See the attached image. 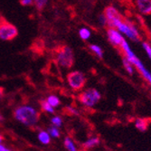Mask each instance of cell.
<instances>
[{"mask_svg":"<svg viewBox=\"0 0 151 151\" xmlns=\"http://www.w3.org/2000/svg\"><path fill=\"white\" fill-rule=\"evenodd\" d=\"M15 118L26 126H34L39 120V113L29 106H21L16 109L14 112Z\"/></svg>","mask_w":151,"mask_h":151,"instance_id":"1","label":"cell"},{"mask_svg":"<svg viewBox=\"0 0 151 151\" xmlns=\"http://www.w3.org/2000/svg\"><path fill=\"white\" fill-rule=\"evenodd\" d=\"M120 47H121L122 51L124 52L125 57L127 58V60L140 72L141 75L151 84V73L146 69L145 66L143 65V63H141V61L138 57H137L135 55V53L131 51V49L129 48L128 43L126 42V40H123L122 44L120 45Z\"/></svg>","mask_w":151,"mask_h":151,"instance_id":"2","label":"cell"},{"mask_svg":"<svg viewBox=\"0 0 151 151\" xmlns=\"http://www.w3.org/2000/svg\"><path fill=\"white\" fill-rule=\"evenodd\" d=\"M57 62L64 68H71L74 63L73 50L67 45H60L54 50Z\"/></svg>","mask_w":151,"mask_h":151,"instance_id":"3","label":"cell"},{"mask_svg":"<svg viewBox=\"0 0 151 151\" xmlns=\"http://www.w3.org/2000/svg\"><path fill=\"white\" fill-rule=\"evenodd\" d=\"M18 31L17 27L9 23L5 17L0 16V39L11 41L17 36Z\"/></svg>","mask_w":151,"mask_h":151,"instance_id":"4","label":"cell"},{"mask_svg":"<svg viewBox=\"0 0 151 151\" xmlns=\"http://www.w3.org/2000/svg\"><path fill=\"white\" fill-rule=\"evenodd\" d=\"M101 93L94 88L87 89L86 91L81 92L78 96L79 101L87 107H92L101 100Z\"/></svg>","mask_w":151,"mask_h":151,"instance_id":"5","label":"cell"},{"mask_svg":"<svg viewBox=\"0 0 151 151\" xmlns=\"http://www.w3.org/2000/svg\"><path fill=\"white\" fill-rule=\"evenodd\" d=\"M67 81L69 82L71 88L76 91H81L86 84V78L84 74L79 71L70 73L67 75Z\"/></svg>","mask_w":151,"mask_h":151,"instance_id":"6","label":"cell"},{"mask_svg":"<svg viewBox=\"0 0 151 151\" xmlns=\"http://www.w3.org/2000/svg\"><path fill=\"white\" fill-rule=\"evenodd\" d=\"M115 28H117L119 32L125 34L129 38H130L133 41H139V34L138 30L136 29V27L132 24L125 21L124 19L120 22H119L116 24Z\"/></svg>","mask_w":151,"mask_h":151,"instance_id":"7","label":"cell"},{"mask_svg":"<svg viewBox=\"0 0 151 151\" xmlns=\"http://www.w3.org/2000/svg\"><path fill=\"white\" fill-rule=\"evenodd\" d=\"M104 17L106 18V22L108 23V24L112 27V28H115L116 24L124 19L119 14V12L113 6H108L105 8Z\"/></svg>","mask_w":151,"mask_h":151,"instance_id":"8","label":"cell"},{"mask_svg":"<svg viewBox=\"0 0 151 151\" xmlns=\"http://www.w3.org/2000/svg\"><path fill=\"white\" fill-rule=\"evenodd\" d=\"M107 34H108L109 40L111 41V43L113 45L120 46V45L123 42L124 38L122 37V35H120V33L118 30H116L115 28H112V27H109L107 31Z\"/></svg>","mask_w":151,"mask_h":151,"instance_id":"9","label":"cell"},{"mask_svg":"<svg viewBox=\"0 0 151 151\" xmlns=\"http://www.w3.org/2000/svg\"><path fill=\"white\" fill-rule=\"evenodd\" d=\"M139 10L144 15L151 14V0H136Z\"/></svg>","mask_w":151,"mask_h":151,"instance_id":"10","label":"cell"},{"mask_svg":"<svg viewBox=\"0 0 151 151\" xmlns=\"http://www.w3.org/2000/svg\"><path fill=\"white\" fill-rule=\"evenodd\" d=\"M148 121L147 119H142V118H138L136 119L135 120V126L136 128L138 129L139 130L144 132L147 129V127H148Z\"/></svg>","mask_w":151,"mask_h":151,"instance_id":"11","label":"cell"},{"mask_svg":"<svg viewBox=\"0 0 151 151\" xmlns=\"http://www.w3.org/2000/svg\"><path fill=\"white\" fill-rule=\"evenodd\" d=\"M100 144V139L98 138H91L90 139H88L87 141H85L83 143V147L84 148H92L97 147Z\"/></svg>","mask_w":151,"mask_h":151,"instance_id":"12","label":"cell"},{"mask_svg":"<svg viewBox=\"0 0 151 151\" xmlns=\"http://www.w3.org/2000/svg\"><path fill=\"white\" fill-rule=\"evenodd\" d=\"M38 139L39 140L45 145L50 144V136L47 132L45 131H41L38 135Z\"/></svg>","mask_w":151,"mask_h":151,"instance_id":"13","label":"cell"},{"mask_svg":"<svg viewBox=\"0 0 151 151\" xmlns=\"http://www.w3.org/2000/svg\"><path fill=\"white\" fill-rule=\"evenodd\" d=\"M40 105H41V108H42L44 111H47V112H50V113H53L54 112V109L48 103L47 101H44V100H41L40 101Z\"/></svg>","mask_w":151,"mask_h":151,"instance_id":"14","label":"cell"},{"mask_svg":"<svg viewBox=\"0 0 151 151\" xmlns=\"http://www.w3.org/2000/svg\"><path fill=\"white\" fill-rule=\"evenodd\" d=\"M64 147L68 151H77L76 147L74 146L73 142L69 138H65V139H64Z\"/></svg>","mask_w":151,"mask_h":151,"instance_id":"15","label":"cell"},{"mask_svg":"<svg viewBox=\"0 0 151 151\" xmlns=\"http://www.w3.org/2000/svg\"><path fill=\"white\" fill-rule=\"evenodd\" d=\"M47 101H48V103H49L52 108H53V107H57V106H59V104H60V100L56 97V96H53V95L49 96L48 99H47Z\"/></svg>","mask_w":151,"mask_h":151,"instance_id":"16","label":"cell"},{"mask_svg":"<svg viewBox=\"0 0 151 151\" xmlns=\"http://www.w3.org/2000/svg\"><path fill=\"white\" fill-rule=\"evenodd\" d=\"M47 3V0H34V4L38 11H42Z\"/></svg>","mask_w":151,"mask_h":151,"instance_id":"17","label":"cell"},{"mask_svg":"<svg viewBox=\"0 0 151 151\" xmlns=\"http://www.w3.org/2000/svg\"><path fill=\"white\" fill-rule=\"evenodd\" d=\"M123 64H124V67H125V69L127 70V72L129 73V74H132L134 70H133V65L127 60L126 57L123 58Z\"/></svg>","mask_w":151,"mask_h":151,"instance_id":"18","label":"cell"},{"mask_svg":"<svg viewBox=\"0 0 151 151\" xmlns=\"http://www.w3.org/2000/svg\"><path fill=\"white\" fill-rule=\"evenodd\" d=\"M90 49L93 52H95V54H97V55L100 57V58H102V56H103V52H102V50H101V47H99L98 45H90Z\"/></svg>","mask_w":151,"mask_h":151,"instance_id":"19","label":"cell"},{"mask_svg":"<svg viewBox=\"0 0 151 151\" xmlns=\"http://www.w3.org/2000/svg\"><path fill=\"white\" fill-rule=\"evenodd\" d=\"M48 131H49V133L52 135V137H53V138H60L61 134H60L58 129L55 128L54 126L49 127V128H48Z\"/></svg>","mask_w":151,"mask_h":151,"instance_id":"20","label":"cell"},{"mask_svg":"<svg viewBox=\"0 0 151 151\" xmlns=\"http://www.w3.org/2000/svg\"><path fill=\"white\" fill-rule=\"evenodd\" d=\"M91 35V33L88 29L86 28H82L80 30V36L81 39H83V40H87Z\"/></svg>","mask_w":151,"mask_h":151,"instance_id":"21","label":"cell"},{"mask_svg":"<svg viewBox=\"0 0 151 151\" xmlns=\"http://www.w3.org/2000/svg\"><path fill=\"white\" fill-rule=\"evenodd\" d=\"M51 121H52V124H53L54 126H56V127H61V126H62V123H63L62 119L59 118V117H54V118H52V119H51Z\"/></svg>","mask_w":151,"mask_h":151,"instance_id":"22","label":"cell"},{"mask_svg":"<svg viewBox=\"0 0 151 151\" xmlns=\"http://www.w3.org/2000/svg\"><path fill=\"white\" fill-rule=\"evenodd\" d=\"M143 47H144V49L146 50V52H147V55L149 56V58L151 59V47H150L147 44H146V43L143 44Z\"/></svg>","mask_w":151,"mask_h":151,"instance_id":"23","label":"cell"},{"mask_svg":"<svg viewBox=\"0 0 151 151\" xmlns=\"http://www.w3.org/2000/svg\"><path fill=\"white\" fill-rule=\"evenodd\" d=\"M67 111H69V113L71 115H79V112L76 111V109H73V108H70V107H67V108H64Z\"/></svg>","mask_w":151,"mask_h":151,"instance_id":"24","label":"cell"},{"mask_svg":"<svg viewBox=\"0 0 151 151\" xmlns=\"http://www.w3.org/2000/svg\"><path fill=\"white\" fill-rule=\"evenodd\" d=\"M20 3H21V5L25 6H31L34 3V0H21Z\"/></svg>","mask_w":151,"mask_h":151,"instance_id":"25","label":"cell"},{"mask_svg":"<svg viewBox=\"0 0 151 151\" xmlns=\"http://www.w3.org/2000/svg\"><path fill=\"white\" fill-rule=\"evenodd\" d=\"M5 95V89L3 87H0V100H1Z\"/></svg>","mask_w":151,"mask_h":151,"instance_id":"26","label":"cell"},{"mask_svg":"<svg viewBox=\"0 0 151 151\" xmlns=\"http://www.w3.org/2000/svg\"><path fill=\"white\" fill-rule=\"evenodd\" d=\"M6 147L3 145H0V151H6Z\"/></svg>","mask_w":151,"mask_h":151,"instance_id":"27","label":"cell"},{"mask_svg":"<svg viewBox=\"0 0 151 151\" xmlns=\"http://www.w3.org/2000/svg\"><path fill=\"white\" fill-rule=\"evenodd\" d=\"M2 139H3V138H2V137H1V136H0V143H1Z\"/></svg>","mask_w":151,"mask_h":151,"instance_id":"28","label":"cell"},{"mask_svg":"<svg viewBox=\"0 0 151 151\" xmlns=\"http://www.w3.org/2000/svg\"><path fill=\"white\" fill-rule=\"evenodd\" d=\"M1 120H3V117L0 115V121H1Z\"/></svg>","mask_w":151,"mask_h":151,"instance_id":"29","label":"cell"},{"mask_svg":"<svg viewBox=\"0 0 151 151\" xmlns=\"http://www.w3.org/2000/svg\"><path fill=\"white\" fill-rule=\"evenodd\" d=\"M6 151H10V150H9V149H7V148H6Z\"/></svg>","mask_w":151,"mask_h":151,"instance_id":"30","label":"cell"}]
</instances>
